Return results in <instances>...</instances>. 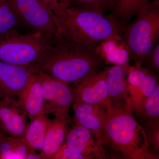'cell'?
I'll return each instance as SVG.
<instances>
[{
	"label": "cell",
	"mask_w": 159,
	"mask_h": 159,
	"mask_svg": "<svg viewBox=\"0 0 159 159\" xmlns=\"http://www.w3.org/2000/svg\"><path fill=\"white\" fill-rule=\"evenodd\" d=\"M21 21L46 39L55 42L59 39L52 10L43 0H10Z\"/></svg>",
	"instance_id": "8992f818"
},
{
	"label": "cell",
	"mask_w": 159,
	"mask_h": 159,
	"mask_svg": "<svg viewBox=\"0 0 159 159\" xmlns=\"http://www.w3.org/2000/svg\"><path fill=\"white\" fill-rule=\"evenodd\" d=\"M129 66L114 65L105 70L109 96L112 103L127 104L128 82L125 74Z\"/></svg>",
	"instance_id": "e0dca14e"
},
{
	"label": "cell",
	"mask_w": 159,
	"mask_h": 159,
	"mask_svg": "<svg viewBox=\"0 0 159 159\" xmlns=\"http://www.w3.org/2000/svg\"><path fill=\"white\" fill-rule=\"evenodd\" d=\"M54 42L38 32L24 35L16 33L0 40V61L34 67L51 51Z\"/></svg>",
	"instance_id": "5b68a950"
},
{
	"label": "cell",
	"mask_w": 159,
	"mask_h": 159,
	"mask_svg": "<svg viewBox=\"0 0 159 159\" xmlns=\"http://www.w3.org/2000/svg\"><path fill=\"white\" fill-rule=\"evenodd\" d=\"M142 126L147 138L149 152L159 157L157 153L159 150V122L146 123Z\"/></svg>",
	"instance_id": "603a6c76"
},
{
	"label": "cell",
	"mask_w": 159,
	"mask_h": 159,
	"mask_svg": "<svg viewBox=\"0 0 159 159\" xmlns=\"http://www.w3.org/2000/svg\"><path fill=\"white\" fill-rule=\"evenodd\" d=\"M2 39L0 38V40H1V39Z\"/></svg>",
	"instance_id": "83f0119b"
},
{
	"label": "cell",
	"mask_w": 159,
	"mask_h": 159,
	"mask_svg": "<svg viewBox=\"0 0 159 159\" xmlns=\"http://www.w3.org/2000/svg\"><path fill=\"white\" fill-rule=\"evenodd\" d=\"M136 19L125 32L130 57L142 64L157 44L159 37L158 1L149 2L137 13Z\"/></svg>",
	"instance_id": "277c9868"
},
{
	"label": "cell",
	"mask_w": 159,
	"mask_h": 159,
	"mask_svg": "<svg viewBox=\"0 0 159 159\" xmlns=\"http://www.w3.org/2000/svg\"><path fill=\"white\" fill-rule=\"evenodd\" d=\"M102 61L94 49L59 39L34 67L56 79L75 84L99 71Z\"/></svg>",
	"instance_id": "3957f363"
},
{
	"label": "cell",
	"mask_w": 159,
	"mask_h": 159,
	"mask_svg": "<svg viewBox=\"0 0 159 159\" xmlns=\"http://www.w3.org/2000/svg\"><path fill=\"white\" fill-rule=\"evenodd\" d=\"M94 50L107 63L129 66L131 57L129 49L120 34H115L102 41Z\"/></svg>",
	"instance_id": "9a60e30c"
},
{
	"label": "cell",
	"mask_w": 159,
	"mask_h": 159,
	"mask_svg": "<svg viewBox=\"0 0 159 159\" xmlns=\"http://www.w3.org/2000/svg\"><path fill=\"white\" fill-rule=\"evenodd\" d=\"M50 119L43 115L31 120L23 138L33 150L40 151L43 145Z\"/></svg>",
	"instance_id": "d6986e66"
},
{
	"label": "cell",
	"mask_w": 159,
	"mask_h": 159,
	"mask_svg": "<svg viewBox=\"0 0 159 159\" xmlns=\"http://www.w3.org/2000/svg\"><path fill=\"white\" fill-rule=\"evenodd\" d=\"M149 2L150 0H115L114 16L125 23Z\"/></svg>",
	"instance_id": "44dd1931"
},
{
	"label": "cell",
	"mask_w": 159,
	"mask_h": 159,
	"mask_svg": "<svg viewBox=\"0 0 159 159\" xmlns=\"http://www.w3.org/2000/svg\"><path fill=\"white\" fill-rule=\"evenodd\" d=\"M141 64L129 66L127 70L128 97L127 104L137 118L145 102L159 84L157 76Z\"/></svg>",
	"instance_id": "ba28073f"
},
{
	"label": "cell",
	"mask_w": 159,
	"mask_h": 159,
	"mask_svg": "<svg viewBox=\"0 0 159 159\" xmlns=\"http://www.w3.org/2000/svg\"><path fill=\"white\" fill-rule=\"evenodd\" d=\"M98 143L129 159H155L148 148L145 130L126 103H111Z\"/></svg>",
	"instance_id": "7a4b0ae2"
},
{
	"label": "cell",
	"mask_w": 159,
	"mask_h": 159,
	"mask_svg": "<svg viewBox=\"0 0 159 159\" xmlns=\"http://www.w3.org/2000/svg\"><path fill=\"white\" fill-rule=\"evenodd\" d=\"M17 98L18 102L30 120L45 115L42 87L39 77L35 71Z\"/></svg>",
	"instance_id": "5bb4252c"
},
{
	"label": "cell",
	"mask_w": 159,
	"mask_h": 159,
	"mask_svg": "<svg viewBox=\"0 0 159 159\" xmlns=\"http://www.w3.org/2000/svg\"><path fill=\"white\" fill-rule=\"evenodd\" d=\"M70 119L54 117L49 120L43 145L40 153L43 159H52L65 141Z\"/></svg>",
	"instance_id": "2e32d148"
},
{
	"label": "cell",
	"mask_w": 159,
	"mask_h": 159,
	"mask_svg": "<svg viewBox=\"0 0 159 159\" xmlns=\"http://www.w3.org/2000/svg\"><path fill=\"white\" fill-rule=\"evenodd\" d=\"M34 73V67L15 65L0 61V99H16Z\"/></svg>",
	"instance_id": "8fae6325"
},
{
	"label": "cell",
	"mask_w": 159,
	"mask_h": 159,
	"mask_svg": "<svg viewBox=\"0 0 159 159\" xmlns=\"http://www.w3.org/2000/svg\"><path fill=\"white\" fill-rule=\"evenodd\" d=\"M34 151L23 138L4 135L0 139V159H29Z\"/></svg>",
	"instance_id": "ac0fdd59"
},
{
	"label": "cell",
	"mask_w": 159,
	"mask_h": 159,
	"mask_svg": "<svg viewBox=\"0 0 159 159\" xmlns=\"http://www.w3.org/2000/svg\"><path fill=\"white\" fill-rule=\"evenodd\" d=\"M27 116L17 100L0 99V126L12 136L23 138L29 123Z\"/></svg>",
	"instance_id": "4fadbf2b"
},
{
	"label": "cell",
	"mask_w": 159,
	"mask_h": 159,
	"mask_svg": "<svg viewBox=\"0 0 159 159\" xmlns=\"http://www.w3.org/2000/svg\"><path fill=\"white\" fill-rule=\"evenodd\" d=\"M41 82L44 105V113L70 119L69 112L74 103L73 89L69 84L56 79L35 68Z\"/></svg>",
	"instance_id": "52a82bcc"
},
{
	"label": "cell",
	"mask_w": 159,
	"mask_h": 159,
	"mask_svg": "<svg viewBox=\"0 0 159 159\" xmlns=\"http://www.w3.org/2000/svg\"><path fill=\"white\" fill-rule=\"evenodd\" d=\"M3 135H4V134L2 133V128H1V126H0V139L2 138V137L3 136Z\"/></svg>",
	"instance_id": "4316f807"
},
{
	"label": "cell",
	"mask_w": 159,
	"mask_h": 159,
	"mask_svg": "<svg viewBox=\"0 0 159 159\" xmlns=\"http://www.w3.org/2000/svg\"><path fill=\"white\" fill-rule=\"evenodd\" d=\"M59 39L95 48L99 43L120 34L121 25L114 16L85 7H70L68 2L49 1Z\"/></svg>",
	"instance_id": "6da1fadb"
},
{
	"label": "cell",
	"mask_w": 159,
	"mask_h": 159,
	"mask_svg": "<svg viewBox=\"0 0 159 159\" xmlns=\"http://www.w3.org/2000/svg\"><path fill=\"white\" fill-rule=\"evenodd\" d=\"M148 63L151 68L159 72V44L158 43L146 57L145 60Z\"/></svg>",
	"instance_id": "484cf974"
},
{
	"label": "cell",
	"mask_w": 159,
	"mask_h": 159,
	"mask_svg": "<svg viewBox=\"0 0 159 159\" xmlns=\"http://www.w3.org/2000/svg\"><path fill=\"white\" fill-rule=\"evenodd\" d=\"M65 143L85 159H102L107 157L104 146L98 143L90 131L75 122L68 129Z\"/></svg>",
	"instance_id": "30bf717a"
},
{
	"label": "cell",
	"mask_w": 159,
	"mask_h": 159,
	"mask_svg": "<svg viewBox=\"0 0 159 159\" xmlns=\"http://www.w3.org/2000/svg\"><path fill=\"white\" fill-rule=\"evenodd\" d=\"M74 121L90 131L97 141L104 129L107 116L108 107L102 104L74 102Z\"/></svg>",
	"instance_id": "7c38bea8"
},
{
	"label": "cell",
	"mask_w": 159,
	"mask_h": 159,
	"mask_svg": "<svg viewBox=\"0 0 159 159\" xmlns=\"http://www.w3.org/2000/svg\"><path fill=\"white\" fill-rule=\"evenodd\" d=\"M115 0H69L70 5L85 7L103 12L104 9Z\"/></svg>",
	"instance_id": "cb8c5ba5"
},
{
	"label": "cell",
	"mask_w": 159,
	"mask_h": 159,
	"mask_svg": "<svg viewBox=\"0 0 159 159\" xmlns=\"http://www.w3.org/2000/svg\"><path fill=\"white\" fill-rule=\"evenodd\" d=\"M52 159H85L80 154L69 148L65 143L61 145L59 150L54 155Z\"/></svg>",
	"instance_id": "d4e9b609"
},
{
	"label": "cell",
	"mask_w": 159,
	"mask_h": 159,
	"mask_svg": "<svg viewBox=\"0 0 159 159\" xmlns=\"http://www.w3.org/2000/svg\"><path fill=\"white\" fill-rule=\"evenodd\" d=\"M73 89L74 102L104 104L107 107L111 102L109 96L105 70L99 71L75 84Z\"/></svg>",
	"instance_id": "9c48e42d"
},
{
	"label": "cell",
	"mask_w": 159,
	"mask_h": 159,
	"mask_svg": "<svg viewBox=\"0 0 159 159\" xmlns=\"http://www.w3.org/2000/svg\"><path fill=\"white\" fill-rule=\"evenodd\" d=\"M20 21L10 0H0V38L18 33L16 29Z\"/></svg>",
	"instance_id": "ffe728a7"
},
{
	"label": "cell",
	"mask_w": 159,
	"mask_h": 159,
	"mask_svg": "<svg viewBox=\"0 0 159 159\" xmlns=\"http://www.w3.org/2000/svg\"><path fill=\"white\" fill-rule=\"evenodd\" d=\"M142 125L159 122V86L146 100L142 112L138 117Z\"/></svg>",
	"instance_id": "7402d4cb"
}]
</instances>
